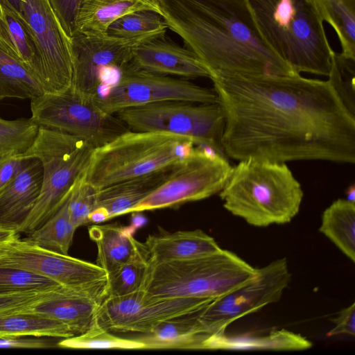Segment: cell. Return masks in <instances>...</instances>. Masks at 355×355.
I'll return each instance as SVG.
<instances>
[{"label":"cell","instance_id":"28","mask_svg":"<svg viewBox=\"0 0 355 355\" xmlns=\"http://www.w3.org/2000/svg\"><path fill=\"white\" fill-rule=\"evenodd\" d=\"M309 1L335 31L342 49L339 55L355 62V0Z\"/></svg>","mask_w":355,"mask_h":355},{"label":"cell","instance_id":"13","mask_svg":"<svg viewBox=\"0 0 355 355\" xmlns=\"http://www.w3.org/2000/svg\"><path fill=\"white\" fill-rule=\"evenodd\" d=\"M162 101L218 103L214 88L199 86L184 78H175L135 69L128 65L118 80L96 98L105 112L115 114L123 109Z\"/></svg>","mask_w":355,"mask_h":355},{"label":"cell","instance_id":"22","mask_svg":"<svg viewBox=\"0 0 355 355\" xmlns=\"http://www.w3.org/2000/svg\"><path fill=\"white\" fill-rule=\"evenodd\" d=\"M144 243L153 262L193 259L222 249L213 237L201 230L149 235Z\"/></svg>","mask_w":355,"mask_h":355},{"label":"cell","instance_id":"33","mask_svg":"<svg viewBox=\"0 0 355 355\" xmlns=\"http://www.w3.org/2000/svg\"><path fill=\"white\" fill-rule=\"evenodd\" d=\"M58 347L69 349H145L144 344L137 339L121 338L96 323L86 332L60 339Z\"/></svg>","mask_w":355,"mask_h":355},{"label":"cell","instance_id":"16","mask_svg":"<svg viewBox=\"0 0 355 355\" xmlns=\"http://www.w3.org/2000/svg\"><path fill=\"white\" fill-rule=\"evenodd\" d=\"M138 44L106 33L75 32L71 38L73 76L69 91L83 98H96L103 81V71L124 69Z\"/></svg>","mask_w":355,"mask_h":355},{"label":"cell","instance_id":"43","mask_svg":"<svg viewBox=\"0 0 355 355\" xmlns=\"http://www.w3.org/2000/svg\"><path fill=\"white\" fill-rule=\"evenodd\" d=\"M0 45L10 54L18 59L8 27L0 3Z\"/></svg>","mask_w":355,"mask_h":355},{"label":"cell","instance_id":"34","mask_svg":"<svg viewBox=\"0 0 355 355\" xmlns=\"http://www.w3.org/2000/svg\"><path fill=\"white\" fill-rule=\"evenodd\" d=\"M150 261V259L135 260L107 273L106 297L126 295L142 289Z\"/></svg>","mask_w":355,"mask_h":355},{"label":"cell","instance_id":"9","mask_svg":"<svg viewBox=\"0 0 355 355\" xmlns=\"http://www.w3.org/2000/svg\"><path fill=\"white\" fill-rule=\"evenodd\" d=\"M31 110L30 119L38 126L73 136L93 148L128 130L114 114L103 112L96 98H83L69 91L43 93L31 99Z\"/></svg>","mask_w":355,"mask_h":355},{"label":"cell","instance_id":"46","mask_svg":"<svg viewBox=\"0 0 355 355\" xmlns=\"http://www.w3.org/2000/svg\"><path fill=\"white\" fill-rule=\"evenodd\" d=\"M346 198L350 202H355V186L354 184L349 185L345 190Z\"/></svg>","mask_w":355,"mask_h":355},{"label":"cell","instance_id":"14","mask_svg":"<svg viewBox=\"0 0 355 355\" xmlns=\"http://www.w3.org/2000/svg\"><path fill=\"white\" fill-rule=\"evenodd\" d=\"M213 299L155 298L143 289L119 296L106 297L97 311L95 323L110 331L147 334L168 319L197 311Z\"/></svg>","mask_w":355,"mask_h":355},{"label":"cell","instance_id":"35","mask_svg":"<svg viewBox=\"0 0 355 355\" xmlns=\"http://www.w3.org/2000/svg\"><path fill=\"white\" fill-rule=\"evenodd\" d=\"M62 286L24 270L0 266V293L53 291Z\"/></svg>","mask_w":355,"mask_h":355},{"label":"cell","instance_id":"4","mask_svg":"<svg viewBox=\"0 0 355 355\" xmlns=\"http://www.w3.org/2000/svg\"><path fill=\"white\" fill-rule=\"evenodd\" d=\"M224 208L248 224L264 227L291 222L304 192L286 163L240 160L218 193Z\"/></svg>","mask_w":355,"mask_h":355},{"label":"cell","instance_id":"24","mask_svg":"<svg viewBox=\"0 0 355 355\" xmlns=\"http://www.w3.org/2000/svg\"><path fill=\"white\" fill-rule=\"evenodd\" d=\"M140 10L159 12V0H81L76 31L105 33L119 17Z\"/></svg>","mask_w":355,"mask_h":355},{"label":"cell","instance_id":"37","mask_svg":"<svg viewBox=\"0 0 355 355\" xmlns=\"http://www.w3.org/2000/svg\"><path fill=\"white\" fill-rule=\"evenodd\" d=\"M82 173L74 182L67 198L69 217L76 229L89 223V216L95 208L98 192L83 180Z\"/></svg>","mask_w":355,"mask_h":355},{"label":"cell","instance_id":"19","mask_svg":"<svg viewBox=\"0 0 355 355\" xmlns=\"http://www.w3.org/2000/svg\"><path fill=\"white\" fill-rule=\"evenodd\" d=\"M42 177L40 161L29 159L21 171L0 191V224L17 229L37 202Z\"/></svg>","mask_w":355,"mask_h":355},{"label":"cell","instance_id":"32","mask_svg":"<svg viewBox=\"0 0 355 355\" xmlns=\"http://www.w3.org/2000/svg\"><path fill=\"white\" fill-rule=\"evenodd\" d=\"M0 3L18 60L41 85L42 64L37 43L24 19L18 17L4 0H0Z\"/></svg>","mask_w":355,"mask_h":355},{"label":"cell","instance_id":"39","mask_svg":"<svg viewBox=\"0 0 355 355\" xmlns=\"http://www.w3.org/2000/svg\"><path fill=\"white\" fill-rule=\"evenodd\" d=\"M23 153L8 150L0 151V191L21 171L29 159H25Z\"/></svg>","mask_w":355,"mask_h":355},{"label":"cell","instance_id":"25","mask_svg":"<svg viewBox=\"0 0 355 355\" xmlns=\"http://www.w3.org/2000/svg\"><path fill=\"white\" fill-rule=\"evenodd\" d=\"M312 343L300 334L286 329L271 331L260 336H211L207 349L223 350H304Z\"/></svg>","mask_w":355,"mask_h":355},{"label":"cell","instance_id":"30","mask_svg":"<svg viewBox=\"0 0 355 355\" xmlns=\"http://www.w3.org/2000/svg\"><path fill=\"white\" fill-rule=\"evenodd\" d=\"M42 86L26 67L0 45V100L42 95Z\"/></svg>","mask_w":355,"mask_h":355},{"label":"cell","instance_id":"41","mask_svg":"<svg viewBox=\"0 0 355 355\" xmlns=\"http://www.w3.org/2000/svg\"><path fill=\"white\" fill-rule=\"evenodd\" d=\"M60 339L51 337L20 336L0 338V348L51 349Z\"/></svg>","mask_w":355,"mask_h":355},{"label":"cell","instance_id":"15","mask_svg":"<svg viewBox=\"0 0 355 355\" xmlns=\"http://www.w3.org/2000/svg\"><path fill=\"white\" fill-rule=\"evenodd\" d=\"M22 17L39 49L44 93L68 92L73 76L71 38L63 31L49 0H21Z\"/></svg>","mask_w":355,"mask_h":355},{"label":"cell","instance_id":"6","mask_svg":"<svg viewBox=\"0 0 355 355\" xmlns=\"http://www.w3.org/2000/svg\"><path fill=\"white\" fill-rule=\"evenodd\" d=\"M256 270L235 253L223 249L189 259L150 261L142 289L155 298L215 300L243 284Z\"/></svg>","mask_w":355,"mask_h":355},{"label":"cell","instance_id":"12","mask_svg":"<svg viewBox=\"0 0 355 355\" xmlns=\"http://www.w3.org/2000/svg\"><path fill=\"white\" fill-rule=\"evenodd\" d=\"M0 266L28 271L71 290L106 288L107 273L97 264L42 248L19 233L0 243Z\"/></svg>","mask_w":355,"mask_h":355},{"label":"cell","instance_id":"3","mask_svg":"<svg viewBox=\"0 0 355 355\" xmlns=\"http://www.w3.org/2000/svg\"><path fill=\"white\" fill-rule=\"evenodd\" d=\"M267 45L296 73L328 76L332 50L309 0H248Z\"/></svg>","mask_w":355,"mask_h":355},{"label":"cell","instance_id":"2","mask_svg":"<svg viewBox=\"0 0 355 355\" xmlns=\"http://www.w3.org/2000/svg\"><path fill=\"white\" fill-rule=\"evenodd\" d=\"M159 12L210 79L297 73L265 42L248 0H159Z\"/></svg>","mask_w":355,"mask_h":355},{"label":"cell","instance_id":"31","mask_svg":"<svg viewBox=\"0 0 355 355\" xmlns=\"http://www.w3.org/2000/svg\"><path fill=\"white\" fill-rule=\"evenodd\" d=\"M68 196L52 216L28 234L26 238L28 241L47 250L68 254L76 230L68 211Z\"/></svg>","mask_w":355,"mask_h":355},{"label":"cell","instance_id":"21","mask_svg":"<svg viewBox=\"0 0 355 355\" xmlns=\"http://www.w3.org/2000/svg\"><path fill=\"white\" fill-rule=\"evenodd\" d=\"M201 310L164 320L150 332L135 338L144 344L145 349H205L211 336L198 319Z\"/></svg>","mask_w":355,"mask_h":355},{"label":"cell","instance_id":"29","mask_svg":"<svg viewBox=\"0 0 355 355\" xmlns=\"http://www.w3.org/2000/svg\"><path fill=\"white\" fill-rule=\"evenodd\" d=\"M168 26L162 15L154 10H140L124 15L107 27L105 33L139 44L165 35Z\"/></svg>","mask_w":355,"mask_h":355},{"label":"cell","instance_id":"7","mask_svg":"<svg viewBox=\"0 0 355 355\" xmlns=\"http://www.w3.org/2000/svg\"><path fill=\"white\" fill-rule=\"evenodd\" d=\"M94 148L70 135L39 126L25 159H38L43 177L37 202L17 229L29 234L44 223L62 205L77 178L89 164Z\"/></svg>","mask_w":355,"mask_h":355},{"label":"cell","instance_id":"38","mask_svg":"<svg viewBox=\"0 0 355 355\" xmlns=\"http://www.w3.org/2000/svg\"><path fill=\"white\" fill-rule=\"evenodd\" d=\"M63 288L65 287L46 291H28L0 293V313L23 310L38 301L52 296Z\"/></svg>","mask_w":355,"mask_h":355},{"label":"cell","instance_id":"1","mask_svg":"<svg viewBox=\"0 0 355 355\" xmlns=\"http://www.w3.org/2000/svg\"><path fill=\"white\" fill-rule=\"evenodd\" d=\"M225 116L228 157L355 163V111L328 79L229 75L211 78Z\"/></svg>","mask_w":355,"mask_h":355},{"label":"cell","instance_id":"42","mask_svg":"<svg viewBox=\"0 0 355 355\" xmlns=\"http://www.w3.org/2000/svg\"><path fill=\"white\" fill-rule=\"evenodd\" d=\"M334 327L330 329L327 336H334L338 335L355 336V304L353 302L351 305L343 309L336 317L331 320Z\"/></svg>","mask_w":355,"mask_h":355},{"label":"cell","instance_id":"44","mask_svg":"<svg viewBox=\"0 0 355 355\" xmlns=\"http://www.w3.org/2000/svg\"><path fill=\"white\" fill-rule=\"evenodd\" d=\"M17 233L15 227L0 224V243Z\"/></svg>","mask_w":355,"mask_h":355},{"label":"cell","instance_id":"40","mask_svg":"<svg viewBox=\"0 0 355 355\" xmlns=\"http://www.w3.org/2000/svg\"><path fill=\"white\" fill-rule=\"evenodd\" d=\"M66 35L71 38L76 31L81 0H49Z\"/></svg>","mask_w":355,"mask_h":355},{"label":"cell","instance_id":"18","mask_svg":"<svg viewBox=\"0 0 355 355\" xmlns=\"http://www.w3.org/2000/svg\"><path fill=\"white\" fill-rule=\"evenodd\" d=\"M105 288L80 291L63 288L19 311L57 320L75 335L81 334L95 324L98 307L106 297Z\"/></svg>","mask_w":355,"mask_h":355},{"label":"cell","instance_id":"26","mask_svg":"<svg viewBox=\"0 0 355 355\" xmlns=\"http://www.w3.org/2000/svg\"><path fill=\"white\" fill-rule=\"evenodd\" d=\"M319 231L355 261V202L341 198L333 202L322 213Z\"/></svg>","mask_w":355,"mask_h":355},{"label":"cell","instance_id":"27","mask_svg":"<svg viewBox=\"0 0 355 355\" xmlns=\"http://www.w3.org/2000/svg\"><path fill=\"white\" fill-rule=\"evenodd\" d=\"M76 336L63 322L34 313H0V338L35 336L63 339Z\"/></svg>","mask_w":355,"mask_h":355},{"label":"cell","instance_id":"10","mask_svg":"<svg viewBox=\"0 0 355 355\" xmlns=\"http://www.w3.org/2000/svg\"><path fill=\"white\" fill-rule=\"evenodd\" d=\"M232 166L228 159L197 146L174 165L166 180L139 202L132 212L175 208L220 191Z\"/></svg>","mask_w":355,"mask_h":355},{"label":"cell","instance_id":"8","mask_svg":"<svg viewBox=\"0 0 355 355\" xmlns=\"http://www.w3.org/2000/svg\"><path fill=\"white\" fill-rule=\"evenodd\" d=\"M114 115L130 130L183 135L192 138L196 146L209 145L225 153L221 145L225 116L218 102H157L123 109Z\"/></svg>","mask_w":355,"mask_h":355},{"label":"cell","instance_id":"11","mask_svg":"<svg viewBox=\"0 0 355 355\" xmlns=\"http://www.w3.org/2000/svg\"><path fill=\"white\" fill-rule=\"evenodd\" d=\"M291 280L286 259L275 260L257 268L255 275L241 286L210 302L198 319L209 335H223L235 320L277 302Z\"/></svg>","mask_w":355,"mask_h":355},{"label":"cell","instance_id":"23","mask_svg":"<svg viewBox=\"0 0 355 355\" xmlns=\"http://www.w3.org/2000/svg\"><path fill=\"white\" fill-rule=\"evenodd\" d=\"M172 168L124 180L98 190L95 208L102 209L108 219L130 213L132 208L166 180Z\"/></svg>","mask_w":355,"mask_h":355},{"label":"cell","instance_id":"5","mask_svg":"<svg viewBox=\"0 0 355 355\" xmlns=\"http://www.w3.org/2000/svg\"><path fill=\"white\" fill-rule=\"evenodd\" d=\"M191 137L159 131H128L94 148L83 180L97 190L173 167L195 147Z\"/></svg>","mask_w":355,"mask_h":355},{"label":"cell","instance_id":"45","mask_svg":"<svg viewBox=\"0 0 355 355\" xmlns=\"http://www.w3.org/2000/svg\"><path fill=\"white\" fill-rule=\"evenodd\" d=\"M4 1L18 17L23 18L22 12H21V0H4Z\"/></svg>","mask_w":355,"mask_h":355},{"label":"cell","instance_id":"20","mask_svg":"<svg viewBox=\"0 0 355 355\" xmlns=\"http://www.w3.org/2000/svg\"><path fill=\"white\" fill-rule=\"evenodd\" d=\"M88 232L97 247L96 264L107 274L128 262L150 259L145 243L118 224L92 225Z\"/></svg>","mask_w":355,"mask_h":355},{"label":"cell","instance_id":"36","mask_svg":"<svg viewBox=\"0 0 355 355\" xmlns=\"http://www.w3.org/2000/svg\"><path fill=\"white\" fill-rule=\"evenodd\" d=\"M38 128L31 119L11 121L0 118V151L24 153L33 142Z\"/></svg>","mask_w":355,"mask_h":355},{"label":"cell","instance_id":"17","mask_svg":"<svg viewBox=\"0 0 355 355\" xmlns=\"http://www.w3.org/2000/svg\"><path fill=\"white\" fill-rule=\"evenodd\" d=\"M131 67L155 74L177 76L184 79L210 75L195 53L166 35L140 43L133 50Z\"/></svg>","mask_w":355,"mask_h":355}]
</instances>
